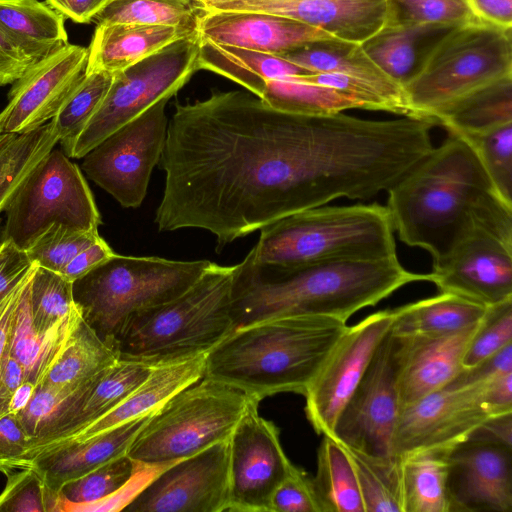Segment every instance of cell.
<instances>
[{
    "label": "cell",
    "mask_w": 512,
    "mask_h": 512,
    "mask_svg": "<svg viewBox=\"0 0 512 512\" xmlns=\"http://www.w3.org/2000/svg\"><path fill=\"white\" fill-rule=\"evenodd\" d=\"M175 107L160 159V231L207 230L221 249L347 185L350 147L328 116L280 111L240 90Z\"/></svg>",
    "instance_id": "1"
},
{
    "label": "cell",
    "mask_w": 512,
    "mask_h": 512,
    "mask_svg": "<svg viewBox=\"0 0 512 512\" xmlns=\"http://www.w3.org/2000/svg\"><path fill=\"white\" fill-rule=\"evenodd\" d=\"M419 281H429V274L408 271L397 256L290 269L259 266L246 256L234 266L231 317L234 329L301 315L330 316L347 322L357 311Z\"/></svg>",
    "instance_id": "2"
},
{
    "label": "cell",
    "mask_w": 512,
    "mask_h": 512,
    "mask_svg": "<svg viewBox=\"0 0 512 512\" xmlns=\"http://www.w3.org/2000/svg\"><path fill=\"white\" fill-rule=\"evenodd\" d=\"M387 193L395 233L406 245L429 252L433 263L476 220L512 210L495 191L472 147L452 133Z\"/></svg>",
    "instance_id": "3"
},
{
    "label": "cell",
    "mask_w": 512,
    "mask_h": 512,
    "mask_svg": "<svg viewBox=\"0 0 512 512\" xmlns=\"http://www.w3.org/2000/svg\"><path fill=\"white\" fill-rule=\"evenodd\" d=\"M347 322L322 315L286 316L234 329L206 354L204 377L261 401L306 393Z\"/></svg>",
    "instance_id": "4"
},
{
    "label": "cell",
    "mask_w": 512,
    "mask_h": 512,
    "mask_svg": "<svg viewBox=\"0 0 512 512\" xmlns=\"http://www.w3.org/2000/svg\"><path fill=\"white\" fill-rule=\"evenodd\" d=\"M248 253L259 266L290 269L322 263L396 257L386 206H319L283 217L261 230Z\"/></svg>",
    "instance_id": "5"
},
{
    "label": "cell",
    "mask_w": 512,
    "mask_h": 512,
    "mask_svg": "<svg viewBox=\"0 0 512 512\" xmlns=\"http://www.w3.org/2000/svg\"><path fill=\"white\" fill-rule=\"evenodd\" d=\"M233 275L211 263L181 295L134 314L113 344L118 358L155 367L207 354L234 330Z\"/></svg>",
    "instance_id": "6"
},
{
    "label": "cell",
    "mask_w": 512,
    "mask_h": 512,
    "mask_svg": "<svg viewBox=\"0 0 512 512\" xmlns=\"http://www.w3.org/2000/svg\"><path fill=\"white\" fill-rule=\"evenodd\" d=\"M510 76L511 29L474 17L445 30L418 59L402 87L412 117L434 124V118L453 103Z\"/></svg>",
    "instance_id": "7"
},
{
    "label": "cell",
    "mask_w": 512,
    "mask_h": 512,
    "mask_svg": "<svg viewBox=\"0 0 512 512\" xmlns=\"http://www.w3.org/2000/svg\"><path fill=\"white\" fill-rule=\"evenodd\" d=\"M211 263L114 254L72 283L73 300L83 320L113 349L134 314L181 295Z\"/></svg>",
    "instance_id": "8"
},
{
    "label": "cell",
    "mask_w": 512,
    "mask_h": 512,
    "mask_svg": "<svg viewBox=\"0 0 512 512\" xmlns=\"http://www.w3.org/2000/svg\"><path fill=\"white\" fill-rule=\"evenodd\" d=\"M250 397L203 377L155 410L130 444L127 455L144 465H170L227 440Z\"/></svg>",
    "instance_id": "9"
},
{
    "label": "cell",
    "mask_w": 512,
    "mask_h": 512,
    "mask_svg": "<svg viewBox=\"0 0 512 512\" xmlns=\"http://www.w3.org/2000/svg\"><path fill=\"white\" fill-rule=\"evenodd\" d=\"M0 242L26 251L53 225L98 231L101 217L80 170L52 149L30 172L5 209Z\"/></svg>",
    "instance_id": "10"
},
{
    "label": "cell",
    "mask_w": 512,
    "mask_h": 512,
    "mask_svg": "<svg viewBox=\"0 0 512 512\" xmlns=\"http://www.w3.org/2000/svg\"><path fill=\"white\" fill-rule=\"evenodd\" d=\"M199 42V32L193 33L114 73L101 105L65 154L83 158L158 100L175 95L198 71Z\"/></svg>",
    "instance_id": "11"
},
{
    "label": "cell",
    "mask_w": 512,
    "mask_h": 512,
    "mask_svg": "<svg viewBox=\"0 0 512 512\" xmlns=\"http://www.w3.org/2000/svg\"><path fill=\"white\" fill-rule=\"evenodd\" d=\"M405 350L406 336L390 328L340 412L330 437L369 456L393 457L391 443L400 412L398 383Z\"/></svg>",
    "instance_id": "12"
},
{
    "label": "cell",
    "mask_w": 512,
    "mask_h": 512,
    "mask_svg": "<svg viewBox=\"0 0 512 512\" xmlns=\"http://www.w3.org/2000/svg\"><path fill=\"white\" fill-rule=\"evenodd\" d=\"M428 274L440 292L485 307L512 299V217L476 220Z\"/></svg>",
    "instance_id": "13"
},
{
    "label": "cell",
    "mask_w": 512,
    "mask_h": 512,
    "mask_svg": "<svg viewBox=\"0 0 512 512\" xmlns=\"http://www.w3.org/2000/svg\"><path fill=\"white\" fill-rule=\"evenodd\" d=\"M164 97L90 150L82 169L125 208L143 202L164 149L168 120Z\"/></svg>",
    "instance_id": "14"
},
{
    "label": "cell",
    "mask_w": 512,
    "mask_h": 512,
    "mask_svg": "<svg viewBox=\"0 0 512 512\" xmlns=\"http://www.w3.org/2000/svg\"><path fill=\"white\" fill-rule=\"evenodd\" d=\"M250 398L228 438L229 512H271V498L293 465L286 456L279 429L258 412Z\"/></svg>",
    "instance_id": "15"
},
{
    "label": "cell",
    "mask_w": 512,
    "mask_h": 512,
    "mask_svg": "<svg viewBox=\"0 0 512 512\" xmlns=\"http://www.w3.org/2000/svg\"><path fill=\"white\" fill-rule=\"evenodd\" d=\"M484 383L447 384L403 407L394 429L391 454L402 459L429 449H453L493 416L484 399Z\"/></svg>",
    "instance_id": "16"
},
{
    "label": "cell",
    "mask_w": 512,
    "mask_h": 512,
    "mask_svg": "<svg viewBox=\"0 0 512 512\" xmlns=\"http://www.w3.org/2000/svg\"><path fill=\"white\" fill-rule=\"evenodd\" d=\"M393 320V309L378 311L348 326L338 340L304 394L306 417L317 434L332 435L340 412Z\"/></svg>",
    "instance_id": "17"
},
{
    "label": "cell",
    "mask_w": 512,
    "mask_h": 512,
    "mask_svg": "<svg viewBox=\"0 0 512 512\" xmlns=\"http://www.w3.org/2000/svg\"><path fill=\"white\" fill-rule=\"evenodd\" d=\"M228 501L227 439L168 466L123 511L223 512Z\"/></svg>",
    "instance_id": "18"
},
{
    "label": "cell",
    "mask_w": 512,
    "mask_h": 512,
    "mask_svg": "<svg viewBox=\"0 0 512 512\" xmlns=\"http://www.w3.org/2000/svg\"><path fill=\"white\" fill-rule=\"evenodd\" d=\"M88 49L66 44L33 63L0 111V134H21L51 120L85 76Z\"/></svg>",
    "instance_id": "19"
},
{
    "label": "cell",
    "mask_w": 512,
    "mask_h": 512,
    "mask_svg": "<svg viewBox=\"0 0 512 512\" xmlns=\"http://www.w3.org/2000/svg\"><path fill=\"white\" fill-rule=\"evenodd\" d=\"M448 463L450 512H512V447L466 440Z\"/></svg>",
    "instance_id": "20"
},
{
    "label": "cell",
    "mask_w": 512,
    "mask_h": 512,
    "mask_svg": "<svg viewBox=\"0 0 512 512\" xmlns=\"http://www.w3.org/2000/svg\"><path fill=\"white\" fill-rule=\"evenodd\" d=\"M207 12H261L319 28L338 40L362 44L391 19L390 0H227Z\"/></svg>",
    "instance_id": "21"
},
{
    "label": "cell",
    "mask_w": 512,
    "mask_h": 512,
    "mask_svg": "<svg viewBox=\"0 0 512 512\" xmlns=\"http://www.w3.org/2000/svg\"><path fill=\"white\" fill-rule=\"evenodd\" d=\"M206 354L152 367L147 378L107 414L83 429L26 452L30 463L48 453L81 443L126 422L147 416L182 389L204 377Z\"/></svg>",
    "instance_id": "22"
},
{
    "label": "cell",
    "mask_w": 512,
    "mask_h": 512,
    "mask_svg": "<svg viewBox=\"0 0 512 512\" xmlns=\"http://www.w3.org/2000/svg\"><path fill=\"white\" fill-rule=\"evenodd\" d=\"M198 32L216 43L273 55L311 43L338 40L319 28L261 12L205 11L199 19Z\"/></svg>",
    "instance_id": "23"
},
{
    "label": "cell",
    "mask_w": 512,
    "mask_h": 512,
    "mask_svg": "<svg viewBox=\"0 0 512 512\" xmlns=\"http://www.w3.org/2000/svg\"><path fill=\"white\" fill-rule=\"evenodd\" d=\"M481 320L447 333L405 335V357L398 383L400 410L443 388L464 369L465 352Z\"/></svg>",
    "instance_id": "24"
},
{
    "label": "cell",
    "mask_w": 512,
    "mask_h": 512,
    "mask_svg": "<svg viewBox=\"0 0 512 512\" xmlns=\"http://www.w3.org/2000/svg\"><path fill=\"white\" fill-rule=\"evenodd\" d=\"M151 414L33 460L29 467L36 469L43 480L47 492V512H58L59 491L65 483L127 454L130 444Z\"/></svg>",
    "instance_id": "25"
},
{
    "label": "cell",
    "mask_w": 512,
    "mask_h": 512,
    "mask_svg": "<svg viewBox=\"0 0 512 512\" xmlns=\"http://www.w3.org/2000/svg\"><path fill=\"white\" fill-rule=\"evenodd\" d=\"M196 32L198 31L172 25L97 24L87 48L85 73L119 72L168 44Z\"/></svg>",
    "instance_id": "26"
},
{
    "label": "cell",
    "mask_w": 512,
    "mask_h": 512,
    "mask_svg": "<svg viewBox=\"0 0 512 512\" xmlns=\"http://www.w3.org/2000/svg\"><path fill=\"white\" fill-rule=\"evenodd\" d=\"M197 65L198 70L224 76L260 98L268 81L310 73L278 55L220 44L201 36Z\"/></svg>",
    "instance_id": "27"
},
{
    "label": "cell",
    "mask_w": 512,
    "mask_h": 512,
    "mask_svg": "<svg viewBox=\"0 0 512 512\" xmlns=\"http://www.w3.org/2000/svg\"><path fill=\"white\" fill-rule=\"evenodd\" d=\"M151 369L144 363L118 358L93 378L62 426L50 438L29 446L26 452L69 436L107 414L147 378Z\"/></svg>",
    "instance_id": "28"
},
{
    "label": "cell",
    "mask_w": 512,
    "mask_h": 512,
    "mask_svg": "<svg viewBox=\"0 0 512 512\" xmlns=\"http://www.w3.org/2000/svg\"><path fill=\"white\" fill-rule=\"evenodd\" d=\"M65 17L39 0H0V30L34 62L68 44Z\"/></svg>",
    "instance_id": "29"
},
{
    "label": "cell",
    "mask_w": 512,
    "mask_h": 512,
    "mask_svg": "<svg viewBox=\"0 0 512 512\" xmlns=\"http://www.w3.org/2000/svg\"><path fill=\"white\" fill-rule=\"evenodd\" d=\"M117 360V353L89 327L78 310L65 339L38 384L77 387Z\"/></svg>",
    "instance_id": "30"
},
{
    "label": "cell",
    "mask_w": 512,
    "mask_h": 512,
    "mask_svg": "<svg viewBox=\"0 0 512 512\" xmlns=\"http://www.w3.org/2000/svg\"><path fill=\"white\" fill-rule=\"evenodd\" d=\"M487 307L455 294L438 295L393 309L392 330L403 335L441 334L478 323Z\"/></svg>",
    "instance_id": "31"
},
{
    "label": "cell",
    "mask_w": 512,
    "mask_h": 512,
    "mask_svg": "<svg viewBox=\"0 0 512 512\" xmlns=\"http://www.w3.org/2000/svg\"><path fill=\"white\" fill-rule=\"evenodd\" d=\"M512 123V76L484 86L453 103L434 118L458 136L485 132Z\"/></svg>",
    "instance_id": "32"
},
{
    "label": "cell",
    "mask_w": 512,
    "mask_h": 512,
    "mask_svg": "<svg viewBox=\"0 0 512 512\" xmlns=\"http://www.w3.org/2000/svg\"><path fill=\"white\" fill-rule=\"evenodd\" d=\"M451 450H422L401 459L403 512H450L447 478Z\"/></svg>",
    "instance_id": "33"
},
{
    "label": "cell",
    "mask_w": 512,
    "mask_h": 512,
    "mask_svg": "<svg viewBox=\"0 0 512 512\" xmlns=\"http://www.w3.org/2000/svg\"><path fill=\"white\" fill-rule=\"evenodd\" d=\"M30 284L17 308L9 352L22 364L26 380L37 385L65 339L78 309L75 305L67 316L47 332L37 331L29 304Z\"/></svg>",
    "instance_id": "34"
},
{
    "label": "cell",
    "mask_w": 512,
    "mask_h": 512,
    "mask_svg": "<svg viewBox=\"0 0 512 512\" xmlns=\"http://www.w3.org/2000/svg\"><path fill=\"white\" fill-rule=\"evenodd\" d=\"M313 487L322 512H365L354 467L344 447L323 435Z\"/></svg>",
    "instance_id": "35"
},
{
    "label": "cell",
    "mask_w": 512,
    "mask_h": 512,
    "mask_svg": "<svg viewBox=\"0 0 512 512\" xmlns=\"http://www.w3.org/2000/svg\"><path fill=\"white\" fill-rule=\"evenodd\" d=\"M58 142L50 122L21 134H0V214L34 167Z\"/></svg>",
    "instance_id": "36"
},
{
    "label": "cell",
    "mask_w": 512,
    "mask_h": 512,
    "mask_svg": "<svg viewBox=\"0 0 512 512\" xmlns=\"http://www.w3.org/2000/svg\"><path fill=\"white\" fill-rule=\"evenodd\" d=\"M278 56L310 73H341L381 83L396 82L372 62L361 44L340 40L316 42Z\"/></svg>",
    "instance_id": "37"
},
{
    "label": "cell",
    "mask_w": 512,
    "mask_h": 512,
    "mask_svg": "<svg viewBox=\"0 0 512 512\" xmlns=\"http://www.w3.org/2000/svg\"><path fill=\"white\" fill-rule=\"evenodd\" d=\"M261 99L274 109L310 116L363 109L361 102L344 91L292 80L268 81Z\"/></svg>",
    "instance_id": "38"
},
{
    "label": "cell",
    "mask_w": 512,
    "mask_h": 512,
    "mask_svg": "<svg viewBox=\"0 0 512 512\" xmlns=\"http://www.w3.org/2000/svg\"><path fill=\"white\" fill-rule=\"evenodd\" d=\"M343 447L354 467L365 512H403L401 459L373 457Z\"/></svg>",
    "instance_id": "39"
},
{
    "label": "cell",
    "mask_w": 512,
    "mask_h": 512,
    "mask_svg": "<svg viewBox=\"0 0 512 512\" xmlns=\"http://www.w3.org/2000/svg\"><path fill=\"white\" fill-rule=\"evenodd\" d=\"M204 13L196 0H110L93 22L172 25L198 31Z\"/></svg>",
    "instance_id": "40"
},
{
    "label": "cell",
    "mask_w": 512,
    "mask_h": 512,
    "mask_svg": "<svg viewBox=\"0 0 512 512\" xmlns=\"http://www.w3.org/2000/svg\"><path fill=\"white\" fill-rule=\"evenodd\" d=\"M426 33L428 32L414 26L389 22L361 45L383 73L403 85L418 61V39Z\"/></svg>",
    "instance_id": "41"
},
{
    "label": "cell",
    "mask_w": 512,
    "mask_h": 512,
    "mask_svg": "<svg viewBox=\"0 0 512 512\" xmlns=\"http://www.w3.org/2000/svg\"><path fill=\"white\" fill-rule=\"evenodd\" d=\"M114 79V73L94 72L84 78L50 120L64 152L83 131L101 105Z\"/></svg>",
    "instance_id": "42"
},
{
    "label": "cell",
    "mask_w": 512,
    "mask_h": 512,
    "mask_svg": "<svg viewBox=\"0 0 512 512\" xmlns=\"http://www.w3.org/2000/svg\"><path fill=\"white\" fill-rule=\"evenodd\" d=\"M137 467L138 462L125 454L65 483L59 491V512L65 505L87 504L108 497L132 477Z\"/></svg>",
    "instance_id": "43"
},
{
    "label": "cell",
    "mask_w": 512,
    "mask_h": 512,
    "mask_svg": "<svg viewBox=\"0 0 512 512\" xmlns=\"http://www.w3.org/2000/svg\"><path fill=\"white\" fill-rule=\"evenodd\" d=\"M29 304L35 328L47 332L74 308L72 282L59 273L35 265Z\"/></svg>",
    "instance_id": "44"
},
{
    "label": "cell",
    "mask_w": 512,
    "mask_h": 512,
    "mask_svg": "<svg viewBox=\"0 0 512 512\" xmlns=\"http://www.w3.org/2000/svg\"><path fill=\"white\" fill-rule=\"evenodd\" d=\"M460 137L475 151L500 198L512 205V123Z\"/></svg>",
    "instance_id": "45"
},
{
    "label": "cell",
    "mask_w": 512,
    "mask_h": 512,
    "mask_svg": "<svg viewBox=\"0 0 512 512\" xmlns=\"http://www.w3.org/2000/svg\"><path fill=\"white\" fill-rule=\"evenodd\" d=\"M390 22L426 32L445 31L474 16L465 0H390Z\"/></svg>",
    "instance_id": "46"
},
{
    "label": "cell",
    "mask_w": 512,
    "mask_h": 512,
    "mask_svg": "<svg viewBox=\"0 0 512 512\" xmlns=\"http://www.w3.org/2000/svg\"><path fill=\"white\" fill-rule=\"evenodd\" d=\"M99 238L98 231H80L63 225H53L26 253L32 264L60 274L76 255Z\"/></svg>",
    "instance_id": "47"
},
{
    "label": "cell",
    "mask_w": 512,
    "mask_h": 512,
    "mask_svg": "<svg viewBox=\"0 0 512 512\" xmlns=\"http://www.w3.org/2000/svg\"><path fill=\"white\" fill-rule=\"evenodd\" d=\"M512 343V299L487 307L463 358L471 368Z\"/></svg>",
    "instance_id": "48"
},
{
    "label": "cell",
    "mask_w": 512,
    "mask_h": 512,
    "mask_svg": "<svg viewBox=\"0 0 512 512\" xmlns=\"http://www.w3.org/2000/svg\"><path fill=\"white\" fill-rule=\"evenodd\" d=\"M6 477V485L0 493V511L47 512V492L36 469L22 468Z\"/></svg>",
    "instance_id": "49"
},
{
    "label": "cell",
    "mask_w": 512,
    "mask_h": 512,
    "mask_svg": "<svg viewBox=\"0 0 512 512\" xmlns=\"http://www.w3.org/2000/svg\"><path fill=\"white\" fill-rule=\"evenodd\" d=\"M271 512H322L312 477L293 464L272 495Z\"/></svg>",
    "instance_id": "50"
},
{
    "label": "cell",
    "mask_w": 512,
    "mask_h": 512,
    "mask_svg": "<svg viewBox=\"0 0 512 512\" xmlns=\"http://www.w3.org/2000/svg\"><path fill=\"white\" fill-rule=\"evenodd\" d=\"M170 465L152 466L138 463V467L132 477L108 497L87 504L65 505L62 512L122 511L155 477Z\"/></svg>",
    "instance_id": "51"
},
{
    "label": "cell",
    "mask_w": 512,
    "mask_h": 512,
    "mask_svg": "<svg viewBox=\"0 0 512 512\" xmlns=\"http://www.w3.org/2000/svg\"><path fill=\"white\" fill-rule=\"evenodd\" d=\"M29 437L17 416L6 414L0 418V472L7 475L28 467L25 453Z\"/></svg>",
    "instance_id": "52"
},
{
    "label": "cell",
    "mask_w": 512,
    "mask_h": 512,
    "mask_svg": "<svg viewBox=\"0 0 512 512\" xmlns=\"http://www.w3.org/2000/svg\"><path fill=\"white\" fill-rule=\"evenodd\" d=\"M35 265L6 293L0 296V418L7 414L1 394V372L4 360L9 353L10 336L23 293L31 282Z\"/></svg>",
    "instance_id": "53"
},
{
    "label": "cell",
    "mask_w": 512,
    "mask_h": 512,
    "mask_svg": "<svg viewBox=\"0 0 512 512\" xmlns=\"http://www.w3.org/2000/svg\"><path fill=\"white\" fill-rule=\"evenodd\" d=\"M512 372V343L471 368H464L450 383L454 386L475 385L500 374Z\"/></svg>",
    "instance_id": "54"
},
{
    "label": "cell",
    "mask_w": 512,
    "mask_h": 512,
    "mask_svg": "<svg viewBox=\"0 0 512 512\" xmlns=\"http://www.w3.org/2000/svg\"><path fill=\"white\" fill-rule=\"evenodd\" d=\"M32 265L26 251L10 242H0V296L10 290Z\"/></svg>",
    "instance_id": "55"
},
{
    "label": "cell",
    "mask_w": 512,
    "mask_h": 512,
    "mask_svg": "<svg viewBox=\"0 0 512 512\" xmlns=\"http://www.w3.org/2000/svg\"><path fill=\"white\" fill-rule=\"evenodd\" d=\"M35 63L0 30V86L19 79Z\"/></svg>",
    "instance_id": "56"
},
{
    "label": "cell",
    "mask_w": 512,
    "mask_h": 512,
    "mask_svg": "<svg viewBox=\"0 0 512 512\" xmlns=\"http://www.w3.org/2000/svg\"><path fill=\"white\" fill-rule=\"evenodd\" d=\"M114 254L110 246L100 237L92 245L76 255L66 265L60 275L73 283Z\"/></svg>",
    "instance_id": "57"
},
{
    "label": "cell",
    "mask_w": 512,
    "mask_h": 512,
    "mask_svg": "<svg viewBox=\"0 0 512 512\" xmlns=\"http://www.w3.org/2000/svg\"><path fill=\"white\" fill-rule=\"evenodd\" d=\"M478 20L501 28L512 29V0H465Z\"/></svg>",
    "instance_id": "58"
},
{
    "label": "cell",
    "mask_w": 512,
    "mask_h": 512,
    "mask_svg": "<svg viewBox=\"0 0 512 512\" xmlns=\"http://www.w3.org/2000/svg\"><path fill=\"white\" fill-rule=\"evenodd\" d=\"M483 394L493 416L512 412V372L486 381Z\"/></svg>",
    "instance_id": "59"
},
{
    "label": "cell",
    "mask_w": 512,
    "mask_h": 512,
    "mask_svg": "<svg viewBox=\"0 0 512 512\" xmlns=\"http://www.w3.org/2000/svg\"><path fill=\"white\" fill-rule=\"evenodd\" d=\"M53 9L75 23L93 22L110 0H45Z\"/></svg>",
    "instance_id": "60"
},
{
    "label": "cell",
    "mask_w": 512,
    "mask_h": 512,
    "mask_svg": "<svg viewBox=\"0 0 512 512\" xmlns=\"http://www.w3.org/2000/svg\"><path fill=\"white\" fill-rule=\"evenodd\" d=\"M512 412L492 416L467 440L485 441L512 447Z\"/></svg>",
    "instance_id": "61"
},
{
    "label": "cell",
    "mask_w": 512,
    "mask_h": 512,
    "mask_svg": "<svg viewBox=\"0 0 512 512\" xmlns=\"http://www.w3.org/2000/svg\"><path fill=\"white\" fill-rule=\"evenodd\" d=\"M25 380L26 374L22 364L9 352L1 372V394L6 412L11 395Z\"/></svg>",
    "instance_id": "62"
},
{
    "label": "cell",
    "mask_w": 512,
    "mask_h": 512,
    "mask_svg": "<svg viewBox=\"0 0 512 512\" xmlns=\"http://www.w3.org/2000/svg\"><path fill=\"white\" fill-rule=\"evenodd\" d=\"M36 384L25 380L11 395L7 406V414L17 415L31 400Z\"/></svg>",
    "instance_id": "63"
},
{
    "label": "cell",
    "mask_w": 512,
    "mask_h": 512,
    "mask_svg": "<svg viewBox=\"0 0 512 512\" xmlns=\"http://www.w3.org/2000/svg\"><path fill=\"white\" fill-rule=\"evenodd\" d=\"M201 6L202 8L204 9L205 6L207 5H210V4H214V3H218V2H223V1H227V0H196Z\"/></svg>",
    "instance_id": "64"
}]
</instances>
